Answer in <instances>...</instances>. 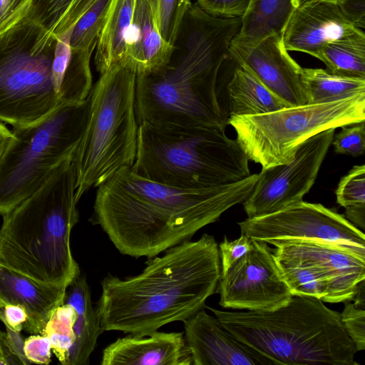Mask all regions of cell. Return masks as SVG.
I'll return each mask as SVG.
<instances>
[{
  "label": "cell",
  "instance_id": "24",
  "mask_svg": "<svg viewBox=\"0 0 365 365\" xmlns=\"http://www.w3.org/2000/svg\"><path fill=\"white\" fill-rule=\"evenodd\" d=\"M135 0H111L95 48V65L101 74L125 60V37Z\"/></svg>",
  "mask_w": 365,
  "mask_h": 365
},
{
  "label": "cell",
  "instance_id": "7",
  "mask_svg": "<svg viewBox=\"0 0 365 365\" xmlns=\"http://www.w3.org/2000/svg\"><path fill=\"white\" fill-rule=\"evenodd\" d=\"M135 78L129 65L120 63L100 74L91 90L87 123L72 159L77 202L88 190L134 163Z\"/></svg>",
  "mask_w": 365,
  "mask_h": 365
},
{
  "label": "cell",
  "instance_id": "35",
  "mask_svg": "<svg viewBox=\"0 0 365 365\" xmlns=\"http://www.w3.org/2000/svg\"><path fill=\"white\" fill-rule=\"evenodd\" d=\"M341 324L352 341L356 351L365 349V310L350 301L344 302L340 313Z\"/></svg>",
  "mask_w": 365,
  "mask_h": 365
},
{
  "label": "cell",
  "instance_id": "25",
  "mask_svg": "<svg viewBox=\"0 0 365 365\" xmlns=\"http://www.w3.org/2000/svg\"><path fill=\"white\" fill-rule=\"evenodd\" d=\"M307 103L333 102L365 94V79L339 76L322 68H303Z\"/></svg>",
  "mask_w": 365,
  "mask_h": 365
},
{
  "label": "cell",
  "instance_id": "3",
  "mask_svg": "<svg viewBox=\"0 0 365 365\" xmlns=\"http://www.w3.org/2000/svg\"><path fill=\"white\" fill-rule=\"evenodd\" d=\"M149 258L138 275L103 279L96 307L104 331L145 336L205 307L221 274L218 244L204 234Z\"/></svg>",
  "mask_w": 365,
  "mask_h": 365
},
{
  "label": "cell",
  "instance_id": "47",
  "mask_svg": "<svg viewBox=\"0 0 365 365\" xmlns=\"http://www.w3.org/2000/svg\"><path fill=\"white\" fill-rule=\"evenodd\" d=\"M189 1H192V0H189Z\"/></svg>",
  "mask_w": 365,
  "mask_h": 365
},
{
  "label": "cell",
  "instance_id": "17",
  "mask_svg": "<svg viewBox=\"0 0 365 365\" xmlns=\"http://www.w3.org/2000/svg\"><path fill=\"white\" fill-rule=\"evenodd\" d=\"M359 29L344 18L336 3L306 1L292 14L282 38L287 51L316 58L327 43Z\"/></svg>",
  "mask_w": 365,
  "mask_h": 365
},
{
  "label": "cell",
  "instance_id": "29",
  "mask_svg": "<svg viewBox=\"0 0 365 365\" xmlns=\"http://www.w3.org/2000/svg\"><path fill=\"white\" fill-rule=\"evenodd\" d=\"M77 0H34L29 22L55 39L69 28V20Z\"/></svg>",
  "mask_w": 365,
  "mask_h": 365
},
{
  "label": "cell",
  "instance_id": "5",
  "mask_svg": "<svg viewBox=\"0 0 365 365\" xmlns=\"http://www.w3.org/2000/svg\"><path fill=\"white\" fill-rule=\"evenodd\" d=\"M238 340L277 365H355V346L340 313L317 298L293 295L269 312H228L207 307Z\"/></svg>",
  "mask_w": 365,
  "mask_h": 365
},
{
  "label": "cell",
  "instance_id": "37",
  "mask_svg": "<svg viewBox=\"0 0 365 365\" xmlns=\"http://www.w3.org/2000/svg\"><path fill=\"white\" fill-rule=\"evenodd\" d=\"M252 248V240L245 234L232 241L225 236L224 240L218 245L221 264V274L239 259L248 253Z\"/></svg>",
  "mask_w": 365,
  "mask_h": 365
},
{
  "label": "cell",
  "instance_id": "36",
  "mask_svg": "<svg viewBox=\"0 0 365 365\" xmlns=\"http://www.w3.org/2000/svg\"><path fill=\"white\" fill-rule=\"evenodd\" d=\"M250 0H195V4L205 12L221 18H242L246 13Z\"/></svg>",
  "mask_w": 365,
  "mask_h": 365
},
{
  "label": "cell",
  "instance_id": "32",
  "mask_svg": "<svg viewBox=\"0 0 365 365\" xmlns=\"http://www.w3.org/2000/svg\"><path fill=\"white\" fill-rule=\"evenodd\" d=\"M33 3L34 0H0V49L33 26L29 22Z\"/></svg>",
  "mask_w": 365,
  "mask_h": 365
},
{
  "label": "cell",
  "instance_id": "43",
  "mask_svg": "<svg viewBox=\"0 0 365 365\" xmlns=\"http://www.w3.org/2000/svg\"><path fill=\"white\" fill-rule=\"evenodd\" d=\"M11 356L13 355L4 344L3 339V332L0 331V365L13 364L11 361Z\"/></svg>",
  "mask_w": 365,
  "mask_h": 365
},
{
  "label": "cell",
  "instance_id": "11",
  "mask_svg": "<svg viewBox=\"0 0 365 365\" xmlns=\"http://www.w3.org/2000/svg\"><path fill=\"white\" fill-rule=\"evenodd\" d=\"M242 234L270 244L309 240L336 245L365 257L364 232L344 215L319 203L303 200L281 210L238 222Z\"/></svg>",
  "mask_w": 365,
  "mask_h": 365
},
{
  "label": "cell",
  "instance_id": "41",
  "mask_svg": "<svg viewBox=\"0 0 365 365\" xmlns=\"http://www.w3.org/2000/svg\"><path fill=\"white\" fill-rule=\"evenodd\" d=\"M4 325L19 331L27 320V314L25 309L19 306L11 304H6L3 307Z\"/></svg>",
  "mask_w": 365,
  "mask_h": 365
},
{
  "label": "cell",
  "instance_id": "42",
  "mask_svg": "<svg viewBox=\"0 0 365 365\" xmlns=\"http://www.w3.org/2000/svg\"><path fill=\"white\" fill-rule=\"evenodd\" d=\"M14 137L12 130L6 124L0 121V160Z\"/></svg>",
  "mask_w": 365,
  "mask_h": 365
},
{
  "label": "cell",
  "instance_id": "19",
  "mask_svg": "<svg viewBox=\"0 0 365 365\" xmlns=\"http://www.w3.org/2000/svg\"><path fill=\"white\" fill-rule=\"evenodd\" d=\"M67 289L38 283L0 264V306L22 307L27 314V332L41 334L53 311L64 303Z\"/></svg>",
  "mask_w": 365,
  "mask_h": 365
},
{
  "label": "cell",
  "instance_id": "30",
  "mask_svg": "<svg viewBox=\"0 0 365 365\" xmlns=\"http://www.w3.org/2000/svg\"><path fill=\"white\" fill-rule=\"evenodd\" d=\"M76 319L74 308L63 303L53 311L41 333L50 339L53 353L63 365L75 341L73 325Z\"/></svg>",
  "mask_w": 365,
  "mask_h": 365
},
{
  "label": "cell",
  "instance_id": "31",
  "mask_svg": "<svg viewBox=\"0 0 365 365\" xmlns=\"http://www.w3.org/2000/svg\"><path fill=\"white\" fill-rule=\"evenodd\" d=\"M111 0H95L76 23L71 37V51L95 48L103 26Z\"/></svg>",
  "mask_w": 365,
  "mask_h": 365
},
{
  "label": "cell",
  "instance_id": "22",
  "mask_svg": "<svg viewBox=\"0 0 365 365\" xmlns=\"http://www.w3.org/2000/svg\"><path fill=\"white\" fill-rule=\"evenodd\" d=\"M235 64L225 88L229 118L264 114L291 106L248 70Z\"/></svg>",
  "mask_w": 365,
  "mask_h": 365
},
{
  "label": "cell",
  "instance_id": "33",
  "mask_svg": "<svg viewBox=\"0 0 365 365\" xmlns=\"http://www.w3.org/2000/svg\"><path fill=\"white\" fill-rule=\"evenodd\" d=\"M163 38L174 46L184 16L192 1L189 0H145Z\"/></svg>",
  "mask_w": 365,
  "mask_h": 365
},
{
  "label": "cell",
  "instance_id": "6",
  "mask_svg": "<svg viewBox=\"0 0 365 365\" xmlns=\"http://www.w3.org/2000/svg\"><path fill=\"white\" fill-rule=\"evenodd\" d=\"M249 159L225 130L138 125L130 170L150 180L183 189L222 186L251 175Z\"/></svg>",
  "mask_w": 365,
  "mask_h": 365
},
{
  "label": "cell",
  "instance_id": "16",
  "mask_svg": "<svg viewBox=\"0 0 365 365\" xmlns=\"http://www.w3.org/2000/svg\"><path fill=\"white\" fill-rule=\"evenodd\" d=\"M183 323L193 365H277L266 355L238 340L204 308Z\"/></svg>",
  "mask_w": 365,
  "mask_h": 365
},
{
  "label": "cell",
  "instance_id": "18",
  "mask_svg": "<svg viewBox=\"0 0 365 365\" xmlns=\"http://www.w3.org/2000/svg\"><path fill=\"white\" fill-rule=\"evenodd\" d=\"M102 365H193L182 332L130 334L118 338L103 351Z\"/></svg>",
  "mask_w": 365,
  "mask_h": 365
},
{
  "label": "cell",
  "instance_id": "2",
  "mask_svg": "<svg viewBox=\"0 0 365 365\" xmlns=\"http://www.w3.org/2000/svg\"><path fill=\"white\" fill-rule=\"evenodd\" d=\"M240 26L241 18L214 16L192 2L168 63L136 76L138 124L225 130L224 65Z\"/></svg>",
  "mask_w": 365,
  "mask_h": 365
},
{
  "label": "cell",
  "instance_id": "38",
  "mask_svg": "<svg viewBox=\"0 0 365 365\" xmlns=\"http://www.w3.org/2000/svg\"><path fill=\"white\" fill-rule=\"evenodd\" d=\"M24 351L30 363L48 364L51 358V343L45 335L36 334L24 340Z\"/></svg>",
  "mask_w": 365,
  "mask_h": 365
},
{
  "label": "cell",
  "instance_id": "8",
  "mask_svg": "<svg viewBox=\"0 0 365 365\" xmlns=\"http://www.w3.org/2000/svg\"><path fill=\"white\" fill-rule=\"evenodd\" d=\"M90 97L60 106L41 121L13 128L0 160V215L39 188L54 168L73 156L87 123Z\"/></svg>",
  "mask_w": 365,
  "mask_h": 365
},
{
  "label": "cell",
  "instance_id": "10",
  "mask_svg": "<svg viewBox=\"0 0 365 365\" xmlns=\"http://www.w3.org/2000/svg\"><path fill=\"white\" fill-rule=\"evenodd\" d=\"M33 28L0 49V121L13 128L31 125L62 106L53 75L55 44L36 47Z\"/></svg>",
  "mask_w": 365,
  "mask_h": 365
},
{
  "label": "cell",
  "instance_id": "9",
  "mask_svg": "<svg viewBox=\"0 0 365 365\" xmlns=\"http://www.w3.org/2000/svg\"><path fill=\"white\" fill-rule=\"evenodd\" d=\"M362 121L365 94L264 114L230 116L227 123L249 160L264 168L289 162L302 144L319 133Z\"/></svg>",
  "mask_w": 365,
  "mask_h": 365
},
{
  "label": "cell",
  "instance_id": "23",
  "mask_svg": "<svg viewBox=\"0 0 365 365\" xmlns=\"http://www.w3.org/2000/svg\"><path fill=\"white\" fill-rule=\"evenodd\" d=\"M303 0H250L233 41L251 44L272 35H283Z\"/></svg>",
  "mask_w": 365,
  "mask_h": 365
},
{
  "label": "cell",
  "instance_id": "14",
  "mask_svg": "<svg viewBox=\"0 0 365 365\" xmlns=\"http://www.w3.org/2000/svg\"><path fill=\"white\" fill-rule=\"evenodd\" d=\"M229 56L289 106L307 103L302 68L289 54L282 36L272 35L251 44L232 41Z\"/></svg>",
  "mask_w": 365,
  "mask_h": 365
},
{
  "label": "cell",
  "instance_id": "46",
  "mask_svg": "<svg viewBox=\"0 0 365 365\" xmlns=\"http://www.w3.org/2000/svg\"><path fill=\"white\" fill-rule=\"evenodd\" d=\"M0 321L4 324L5 323L4 314H3V308L1 306H0Z\"/></svg>",
  "mask_w": 365,
  "mask_h": 365
},
{
  "label": "cell",
  "instance_id": "27",
  "mask_svg": "<svg viewBox=\"0 0 365 365\" xmlns=\"http://www.w3.org/2000/svg\"><path fill=\"white\" fill-rule=\"evenodd\" d=\"M274 255L281 273L292 296L320 299L325 302L327 284L319 272L309 262L276 248Z\"/></svg>",
  "mask_w": 365,
  "mask_h": 365
},
{
  "label": "cell",
  "instance_id": "13",
  "mask_svg": "<svg viewBox=\"0 0 365 365\" xmlns=\"http://www.w3.org/2000/svg\"><path fill=\"white\" fill-rule=\"evenodd\" d=\"M252 240V248L220 274L215 292L223 308L269 312L289 302L292 294L277 264L274 250Z\"/></svg>",
  "mask_w": 365,
  "mask_h": 365
},
{
  "label": "cell",
  "instance_id": "20",
  "mask_svg": "<svg viewBox=\"0 0 365 365\" xmlns=\"http://www.w3.org/2000/svg\"><path fill=\"white\" fill-rule=\"evenodd\" d=\"M125 46L123 62L129 64L136 76L160 69L168 63L172 56L174 46L161 36L145 0H135Z\"/></svg>",
  "mask_w": 365,
  "mask_h": 365
},
{
  "label": "cell",
  "instance_id": "40",
  "mask_svg": "<svg viewBox=\"0 0 365 365\" xmlns=\"http://www.w3.org/2000/svg\"><path fill=\"white\" fill-rule=\"evenodd\" d=\"M6 332H3V339L4 344L13 356H15L20 363L24 364H30L24 351V342L19 331L14 329L5 327Z\"/></svg>",
  "mask_w": 365,
  "mask_h": 365
},
{
  "label": "cell",
  "instance_id": "45",
  "mask_svg": "<svg viewBox=\"0 0 365 365\" xmlns=\"http://www.w3.org/2000/svg\"><path fill=\"white\" fill-rule=\"evenodd\" d=\"M329 1V2H332V3H336L338 1V0H303L302 2H306V1Z\"/></svg>",
  "mask_w": 365,
  "mask_h": 365
},
{
  "label": "cell",
  "instance_id": "1",
  "mask_svg": "<svg viewBox=\"0 0 365 365\" xmlns=\"http://www.w3.org/2000/svg\"><path fill=\"white\" fill-rule=\"evenodd\" d=\"M257 176L218 187L183 189L150 180L125 167L98 187L92 222L121 254L152 258L190 240L243 202Z\"/></svg>",
  "mask_w": 365,
  "mask_h": 365
},
{
  "label": "cell",
  "instance_id": "15",
  "mask_svg": "<svg viewBox=\"0 0 365 365\" xmlns=\"http://www.w3.org/2000/svg\"><path fill=\"white\" fill-rule=\"evenodd\" d=\"M314 267L327 288L324 302L352 301L359 283L365 279V257L344 247L309 240H281L270 243Z\"/></svg>",
  "mask_w": 365,
  "mask_h": 365
},
{
  "label": "cell",
  "instance_id": "28",
  "mask_svg": "<svg viewBox=\"0 0 365 365\" xmlns=\"http://www.w3.org/2000/svg\"><path fill=\"white\" fill-rule=\"evenodd\" d=\"M336 201L344 207L346 219L356 227L365 228V165H355L340 180Z\"/></svg>",
  "mask_w": 365,
  "mask_h": 365
},
{
  "label": "cell",
  "instance_id": "26",
  "mask_svg": "<svg viewBox=\"0 0 365 365\" xmlns=\"http://www.w3.org/2000/svg\"><path fill=\"white\" fill-rule=\"evenodd\" d=\"M317 58L332 73L365 79V34L361 29L327 43Z\"/></svg>",
  "mask_w": 365,
  "mask_h": 365
},
{
  "label": "cell",
  "instance_id": "34",
  "mask_svg": "<svg viewBox=\"0 0 365 365\" xmlns=\"http://www.w3.org/2000/svg\"><path fill=\"white\" fill-rule=\"evenodd\" d=\"M334 135L331 144L336 153L358 157L365 151V121L344 125Z\"/></svg>",
  "mask_w": 365,
  "mask_h": 365
},
{
  "label": "cell",
  "instance_id": "12",
  "mask_svg": "<svg viewBox=\"0 0 365 365\" xmlns=\"http://www.w3.org/2000/svg\"><path fill=\"white\" fill-rule=\"evenodd\" d=\"M334 132L330 128L310 138L288 163L262 168L243 202L247 217L275 212L302 201L316 180Z\"/></svg>",
  "mask_w": 365,
  "mask_h": 365
},
{
  "label": "cell",
  "instance_id": "44",
  "mask_svg": "<svg viewBox=\"0 0 365 365\" xmlns=\"http://www.w3.org/2000/svg\"><path fill=\"white\" fill-rule=\"evenodd\" d=\"M354 304L361 308H365V284L364 280L359 283L357 292L353 299Z\"/></svg>",
  "mask_w": 365,
  "mask_h": 365
},
{
  "label": "cell",
  "instance_id": "39",
  "mask_svg": "<svg viewBox=\"0 0 365 365\" xmlns=\"http://www.w3.org/2000/svg\"><path fill=\"white\" fill-rule=\"evenodd\" d=\"M336 4L353 26L359 29L365 28V0H338Z\"/></svg>",
  "mask_w": 365,
  "mask_h": 365
},
{
  "label": "cell",
  "instance_id": "4",
  "mask_svg": "<svg viewBox=\"0 0 365 365\" xmlns=\"http://www.w3.org/2000/svg\"><path fill=\"white\" fill-rule=\"evenodd\" d=\"M69 158L31 195L2 216L0 264L34 281L67 289L81 274L71 248L79 214Z\"/></svg>",
  "mask_w": 365,
  "mask_h": 365
},
{
  "label": "cell",
  "instance_id": "21",
  "mask_svg": "<svg viewBox=\"0 0 365 365\" xmlns=\"http://www.w3.org/2000/svg\"><path fill=\"white\" fill-rule=\"evenodd\" d=\"M64 303L72 306L76 312L73 325L75 341L69 349L64 365L88 364L98 336L104 331L91 290L84 275L80 274L68 287Z\"/></svg>",
  "mask_w": 365,
  "mask_h": 365
}]
</instances>
